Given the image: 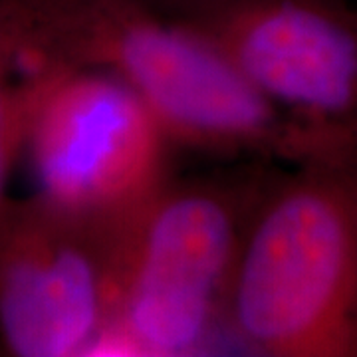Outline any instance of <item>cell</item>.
<instances>
[{"instance_id": "1", "label": "cell", "mask_w": 357, "mask_h": 357, "mask_svg": "<svg viewBox=\"0 0 357 357\" xmlns=\"http://www.w3.org/2000/svg\"><path fill=\"white\" fill-rule=\"evenodd\" d=\"M0 22L50 60L126 84L171 143L294 163L312 155L215 46L151 0H0Z\"/></svg>"}, {"instance_id": "3", "label": "cell", "mask_w": 357, "mask_h": 357, "mask_svg": "<svg viewBox=\"0 0 357 357\" xmlns=\"http://www.w3.org/2000/svg\"><path fill=\"white\" fill-rule=\"evenodd\" d=\"M258 187L167 178L133 213L103 229L109 319L100 344L145 356L201 347L225 318Z\"/></svg>"}, {"instance_id": "5", "label": "cell", "mask_w": 357, "mask_h": 357, "mask_svg": "<svg viewBox=\"0 0 357 357\" xmlns=\"http://www.w3.org/2000/svg\"><path fill=\"white\" fill-rule=\"evenodd\" d=\"M169 14L215 46L316 151H356L349 0H195Z\"/></svg>"}, {"instance_id": "4", "label": "cell", "mask_w": 357, "mask_h": 357, "mask_svg": "<svg viewBox=\"0 0 357 357\" xmlns=\"http://www.w3.org/2000/svg\"><path fill=\"white\" fill-rule=\"evenodd\" d=\"M169 137L119 79L46 60L28 88L22 155L40 201L109 229L167 183Z\"/></svg>"}, {"instance_id": "7", "label": "cell", "mask_w": 357, "mask_h": 357, "mask_svg": "<svg viewBox=\"0 0 357 357\" xmlns=\"http://www.w3.org/2000/svg\"><path fill=\"white\" fill-rule=\"evenodd\" d=\"M42 62L40 54L0 24V211L13 199L8 181L22 157L28 88Z\"/></svg>"}, {"instance_id": "8", "label": "cell", "mask_w": 357, "mask_h": 357, "mask_svg": "<svg viewBox=\"0 0 357 357\" xmlns=\"http://www.w3.org/2000/svg\"><path fill=\"white\" fill-rule=\"evenodd\" d=\"M155 6H159L161 10H165L167 14L169 13H175L177 8L181 6H187V4H191L195 0H151Z\"/></svg>"}, {"instance_id": "6", "label": "cell", "mask_w": 357, "mask_h": 357, "mask_svg": "<svg viewBox=\"0 0 357 357\" xmlns=\"http://www.w3.org/2000/svg\"><path fill=\"white\" fill-rule=\"evenodd\" d=\"M109 319L103 230L38 197L0 211V347L16 357L84 356Z\"/></svg>"}, {"instance_id": "2", "label": "cell", "mask_w": 357, "mask_h": 357, "mask_svg": "<svg viewBox=\"0 0 357 357\" xmlns=\"http://www.w3.org/2000/svg\"><path fill=\"white\" fill-rule=\"evenodd\" d=\"M225 318L270 357H357V151L262 183Z\"/></svg>"}]
</instances>
